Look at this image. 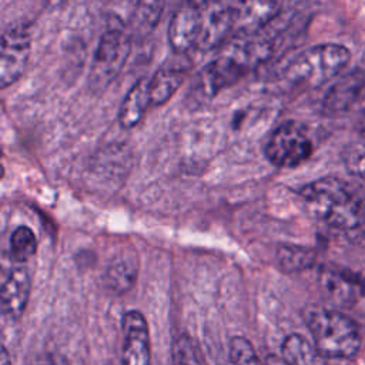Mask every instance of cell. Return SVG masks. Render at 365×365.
Segmentation results:
<instances>
[{
  "instance_id": "cell-9",
  "label": "cell",
  "mask_w": 365,
  "mask_h": 365,
  "mask_svg": "<svg viewBox=\"0 0 365 365\" xmlns=\"http://www.w3.org/2000/svg\"><path fill=\"white\" fill-rule=\"evenodd\" d=\"M201 34V7L184 0L174 11L168 26V43L175 53L184 54L198 47Z\"/></svg>"
},
{
  "instance_id": "cell-29",
  "label": "cell",
  "mask_w": 365,
  "mask_h": 365,
  "mask_svg": "<svg viewBox=\"0 0 365 365\" xmlns=\"http://www.w3.org/2000/svg\"><path fill=\"white\" fill-rule=\"evenodd\" d=\"M44 1H46V4H47L48 7H51V9H57V7L63 6L67 0H44Z\"/></svg>"
},
{
  "instance_id": "cell-17",
  "label": "cell",
  "mask_w": 365,
  "mask_h": 365,
  "mask_svg": "<svg viewBox=\"0 0 365 365\" xmlns=\"http://www.w3.org/2000/svg\"><path fill=\"white\" fill-rule=\"evenodd\" d=\"M282 356L289 365H329L331 358L321 355L302 335L291 334L282 342Z\"/></svg>"
},
{
  "instance_id": "cell-26",
  "label": "cell",
  "mask_w": 365,
  "mask_h": 365,
  "mask_svg": "<svg viewBox=\"0 0 365 365\" xmlns=\"http://www.w3.org/2000/svg\"><path fill=\"white\" fill-rule=\"evenodd\" d=\"M30 365H56V362L50 354H40L31 361Z\"/></svg>"
},
{
  "instance_id": "cell-28",
  "label": "cell",
  "mask_w": 365,
  "mask_h": 365,
  "mask_svg": "<svg viewBox=\"0 0 365 365\" xmlns=\"http://www.w3.org/2000/svg\"><path fill=\"white\" fill-rule=\"evenodd\" d=\"M0 365H11V359L9 355V351L6 349V346L1 348V354H0Z\"/></svg>"
},
{
  "instance_id": "cell-6",
  "label": "cell",
  "mask_w": 365,
  "mask_h": 365,
  "mask_svg": "<svg viewBox=\"0 0 365 365\" xmlns=\"http://www.w3.org/2000/svg\"><path fill=\"white\" fill-rule=\"evenodd\" d=\"M312 150L314 145L305 128L295 121H288L272 131L264 153L272 165L294 168L307 161Z\"/></svg>"
},
{
  "instance_id": "cell-4",
  "label": "cell",
  "mask_w": 365,
  "mask_h": 365,
  "mask_svg": "<svg viewBox=\"0 0 365 365\" xmlns=\"http://www.w3.org/2000/svg\"><path fill=\"white\" fill-rule=\"evenodd\" d=\"M349 58L348 48L341 44L312 46L285 63L281 70V78L289 86L315 88L336 77L346 67Z\"/></svg>"
},
{
  "instance_id": "cell-1",
  "label": "cell",
  "mask_w": 365,
  "mask_h": 365,
  "mask_svg": "<svg viewBox=\"0 0 365 365\" xmlns=\"http://www.w3.org/2000/svg\"><path fill=\"white\" fill-rule=\"evenodd\" d=\"M274 50V38L264 34L262 30L234 36L231 41L221 46L218 54L198 73V90L204 97L218 94L269 60Z\"/></svg>"
},
{
  "instance_id": "cell-22",
  "label": "cell",
  "mask_w": 365,
  "mask_h": 365,
  "mask_svg": "<svg viewBox=\"0 0 365 365\" xmlns=\"http://www.w3.org/2000/svg\"><path fill=\"white\" fill-rule=\"evenodd\" d=\"M171 356L174 365H204L200 351L187 335H180L174 339Z\"/></svg>"
},
{
  "instance_id": "cell-20",
  "label": "cell",
  "mask_w": 365,
  "mask_h": 365,
  "mask_svg": "<svg viewBox=\"0 0 365 365\" xmlns=\"http://www.w3.org/2000/svg\"><path fill=\"white\" fill-rule=\"evenodd\" d=\"M315 259L317 252L308 247L295 244H281L277 250V264L284 272L288 274L311 268Z\"/></svg>"
},
{
  "instance_id": "cell-24",
  "label": "cell",
  "mask_w": 365,
  "mask_h": 365,
  "mask_svg": "<svg viewBox=\"0 0 365 365\" xmlns=\"http://www.w3.org/2000/svg\"><path fill=\"white\" fill-rule=\"evenodd\" d=\"M344 163L346 170L365 180V143H355L344 153Z\"/></svg>"
},
{
  "instance_id": "cell-2",
  "label": "cell",
  "mask_w": 365,
  "mask_h": 365,
  "mask_svg": "<svg viewBox=\"0 0 365 365\" xmlns=\"http://www.w3.org/2000/svg\"><path fill=\"white\" fill-rule=\"evenodd\" d=\"M315 217L331 227L352 231L365 225V194L338 177H324L299 190Z\"/></svg>"
},
{
  "instance_id": "cell-21",
  "label": "cell",
  "mask_w": 365,
  "mask_h": 365,
  "mask_svg": "<svg viewBox=\"0 0 365 365\" xmlns=\"http://www.w3.org/2000/svg\"><path fill=\"white\" fill-rule=\"evenodd\" d=\"M10 251L14 259L24 262L30 259L37 251V238L34 232L26 227H17L10 237Z\"/></svg>"
},
{
  "instance_id": "cell-12",
  "label": "cell",
  "mask_w": 365,
  "mask_h": 365,
  "mask_svg": "<svg viewBox=\"0 0 365 365\" xmlns=\"http://www.w3.org/2000/svg\"><path fill=\"white\" fill-rule=\"evenodd\" d=\"M31 289L30 275L24 268H14L9 272L1 287V312L9 319H19L26 309Z\"/></svg>"
},
{
  "instance_id": "cell-25",
  "label": "cell",
  "mask_w": 365,
  "mask_h": 365,
  "mask_svg": "<svg viewBox=\"0 0 365 365\" xmlns=\"http://www.w3.org/2000/svg\"><path fill=\"white\" fill-rule=\"evenodd\" d=\"M351 232H352L351 241H354L355 244H358V245H361V247L365 248V228L358 227V228L352 230Z\"/></svg>"
},
{
  "instance_id": "cell-27",
  "label": "cell",
  "mask_w": 365,
  "mask_h": 365,
  "mask_svg": "<svg viewBox=\"0 0 365 365\" xmlns=\"http://www.w3.org/2000/svg\"><path fill=\"white\" fill-rule=\"evenodd\" d=\"M264 365H289V364L284 359V356H278V355L271 354L265 358Z\"/></svg>"
},
{
  "instance_id": "cell-7",
  "label": "cell",
  "mask_w": 365,
  "mask_h": 365,
  "mask_svg": "<svg viewBox=\"0 0 365 365\" xmlns=\"http://www.w3.org/2000/svg\"><path fill=\"white\" fill-rule=\"evenodd\" d=\"M31 51V36L24 24L9 26L1 34L0 86L14 84L26 71Z\"/></svg>"
},
{
  "instance_id": "cell-16",
  "label": "cell",
  "mask_w": 365,
  "mask_h": 365,
  "mask_svg": "<svg viewBox=\"0 0 365 365\" xmlns=\"http://www.w3.org/2000/svg\"><path fill=\"white\" fill-rule=\"evenodd\" d=\"M185 70L175 64H165L150 78L151 107L165 104L181 87L185 78Z\"/></svg>"
},
{
  "instance_id": "cell-13",
  "label": "cell",
  "mask_w": 365,
  "mask_h": 365,
  "mask_svg": "<svg viewBox=\"0 0 365 365\" xmlns=\"http://www.w3.org/2000/svg\"><path fill=\"white\" fill-rule=\"evenodd\" d=\"M318 284L322 295L338 308H349L355 304V289L351 274L336 271L331 267H322L318 275Z\"/></svg>"
},
{
  "instance_id": "cell-18",
  "label": "cell",
  "mask_w": 365,
  "mask_h": 365,
  "mask_svg": "<svg viewBox=\"0 0 365 365\" xmlns=\"http://www.w3.org/2000/svg\"><path fill=\"white\" fill-rule=\"evenodd\" d=\"M167 0H137L131 14V36H147L158 24Z\"/></svg>"
},
{
  "instance_id": "cell-19",
  "label": "cell",
  "mask_w": 365,
  "mask_h": 365,
  "mask_svg": "<svg viewBox=\"0 0 365 365\" xmlns=\"http://www.w3.org/2000/svg\"><path fill=\"white\" fill-rule=\"evenodd\" d=\"M137 279V267L127 258L113 261L104 272L103 284L114 295H121L133 288Z\"/></svg>"
},
{
  "instance_id": "cell-30",
  "label": "cell",
  "mask_w": 365,
  "mask_h": 365,
  "mask_svg": "<svg viewBox=\"0 0 365 365\" xmlns=\"http://www.w3.org/2000/svg\"><path fill=\"white\" fill-rule=\"evenodd\" d=\"M188 3H191V4H194V6H197V7H202L204 4H207L210 0H187Z\"/></svg>"
},
{
  "instance_id": "cell-8",
  "label": "cell",
  "mask_w": 365,
  "mask_h": 365,
  "mask_svg": "<svg viewBox=\"0 0 365 365\" xmlns=\"http://www.w3.org/2000/svg\"><path fill=\"white\" fill-rule=\"evenodd\" d=\"M238 0H210L201 7V34L198 50L221 47L235 31Z\"/></svg>"
},
{
  "instance_id": "cell-11",
  "label": "cell",
  "mask_w": 365,
  "mask_h": 365,
  "mask_svg": "<svg viewBox=\"0 0 365 365\" xmlns=\"http://www.w3.org/2000/svg\"><path fill=\"white\" fill-rule=\"evenodd\" d=\"M284 0H238L234 34H251L265 29L282 10Z\"/></svg>"
},
{
  "instance_id": "cell-10",
  "label": "cell",
  "mask_w": 365,
  "mask_h": 365,
  "mask_svg": "<svg viewBox=\"0 0 365 365\" xmlns=\"http://www.w3.org/2000/svg\"><path fill=\"white\" fill-rule=\"evenodd\" d=\"M123 365H150V334L144 315L128 311L123 317Z\"/></svg>"
},
{
  "instance_id": "cell-3",
  "label": "cell",
  "mask_w": 365,
  "mask_h": 365,
  "mask_svg": "<svg viewBox=\"0 0 365 365\" xmlns=\"http://www.w3.org/2000/svg\"><path fill=\"white\" fill-rule=\"evenodd\" d=\"M305 324L312 335L317 351L331 359H348L361 346L356 324L344 312L312 305L304 312Z\"/></svg>"
},
{
  "instance_id": "cell-23",
  "label": "cell",
  "mask_w": 365,
  "mask_h": 365,
  "mask_svg": "<svg viewBox=\"0 0 365 365\" xmlns=\"http://www.w3.org/2000/svg\"><path fill=\"white\" fill-rule=\"evenodd\" d=\"M230 359L232 365H264L252 344L245 336H232L230 341Z\"/></svg>"
},
{
  "instance_id": "cell-5",
  "label": "cell",
  "mask_w": 365,
  "mask_h": 365,
  "mask_svg": "<svg viewBox=\"0 0 365 365\" xmlns=\"http://www.w3.org/2000/svg\"><path fill=\"white\" fill-rule=\"evenodd\" d=\"M131 51V31L118 19H111L101 34L90 68V87L106 90L123 70Z\"/></svg>"
},
{
  "instance_id": "cell-15",
  "label": "cell",
  "mask_w": 365,
  "mask_h": 365,
  "mask_svg": "<svg viewBox=\"0 0 365 365\" xmlns=\"http://www.w3.org/2000/svg\"><path fill=\"white\" fill-rule=\"evenodd\" d=\"M151 107V96H150V78L143 77L134 83L130 91L125 94L120 111H118V123L123 128L128 130L135 127Z\"/></svg>"
},
{
  "instance_id": "cell-14",
  "label": "cell",
  "mask_w": 365,
  "mask_h": 365,
  "mask_svg": "<svg viewBox=\"0 0 365 365\" xmlns=\"http://www.w3.org/2000/svg\"><path fill=\"white\" fill-rule=\"evenodd\" d=\"M364 84V74L361 71H352L341 77L325 94L324 110L329 114L348 110L361 97Z\"/></svg>"
}]
</instances>
